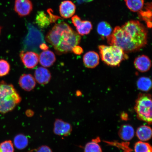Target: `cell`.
Returning a JSON list of instances; mask_svg holds the SVG:
<instances>
[{
	"label": "cell",
	"mask_w": 152,
	"mask_h": 152,
	"mask_svg": "<svg viewBox=\"0 0 152 152\" xmlns=\"http://www.w3.org/2000/svg\"><path fill=\"white\" fill-rule=\"evenodd\" d=\"M107 39L110 45L120 47L126 54L138 51L146 46L148 31L139 21L131 20L121 27L116 26Z\"/></svg>",
	"instance_id": "cell-1"
},
{
	"label": "cell",
	"mask_w": 152,
	"mask_h": 152,
	"mask_svg": "<svg viewBox=\"0 0 152 152\" xmlns=\"http://www.w3.org/2000/svg\"><path fill=\"white\" fill-rule=\"evenodd\" d=\"M57 54L61 55L72 52L74 48L80 42V35L64 22L55 25L45 37Z\"/></svg>",
	"instance_id": "cell-2"
},
{
	"label": "cell",
	"mask_w": 152,
	"mask_h": 152,
	"mask_svg": "<svg viewBox=\"0 0 152 152\" xmlns=\"http://www.w3.org/2000/svg\"><path fill=\"white\" fill-rule=\"evenodd\" d=\"M22 98L14 86L0 82V113L5 114L14 110Z\"/></svg>",
	"instance_id": "cell-3"
},
{
	"label": "cell",
	"mask_w": 152,
	"mask_h": 152,
	"mask_svg": "<svg viewBox=\"0 0 152 152\" xmlns=\"http://www.w3.org/2000/svg\"><path fill=\"white\" fill-rule=\"evenodd\" d=\"M99 49L102 61L110 66H118L123 60L128 58L123 49L116 45H100Z\"/></svg>",
	"instance_id": "cell-4"
},
{
	"label": "cell",
	"mask_w": 152,
	"mask_h": 152,
	"mask_svg": "<svg viewBox=\"0 0 152 152\" xmlns=\"http://www.w3.org/2000/svg\"><path fill=\"white\" fill-rule=\"evenodd\" d=\"M152 104L151 95L141 94L138 95L134 107L138 119L149 124L152 123Z\"/></svg>",
	"instance_id": "cell-5"
},
{
	"label": "cell",
	"mask_w": 152,
	"mask_h": 152,
	"mask_svg": "<svg viewBox=\"0 0 152 152\" xmlns=\"http://www.w3.org/2000/svg\"><path fill=\"white\" fill-rule=\"evenodd\" d=\"M20 56L23 64L28 69H33L37 65L39 62V55L31 51H22Z\"/></svg>",
	"instance_id": "cell-6"
},
{
	"label": "cell",
	"mask_w": 152,
	"mask_h": 152,
	"mask_svg": "<svg viewBox=\"0 0 152 152\" xmlns=\"http://www.w3.org/2000/svg\"><path fill=\"white\" fill-rule=\"evenodd\" d=\"M72 21L80 35H88L92 29V24L88 20H82L77 15L72 17Z\"/></svg>",
	"instance_id": "cell-7"
},
{
	"label": "cell",
	"mask_w": 152,
	"mask_h": 152,
	"mask_svg": "<svg viewBox=\"0 0 152 152\" xmlns=\"http://www.w3.org/2000/svg\"><path fill=\"white\" fill-rule=\"evenodd\" d=\"M33 9V4L30 0H15L14 10L20 17L28 16Z\"/></svg>",
	"instance_id": "cell-8"
},
{
	"label": "cell",
	"mask_w": 152,
	"mask_h": 152,
	"mask_svg": "<svg viewBox=\"0 0 152 152\" xmlns=\"http://www.w3.org/2000/svg\"><path fill=\"white\" fill-rule=\"evenodd\" d=\"M58 17L53 15L50 12L49 16L43 11L38 12L35 18V21L37 26L41 28H46L51 23L56 22Z\"/></svg>",
	"instance_id": "cell-9"
},
{
	"label": "cell",
	"mask_w": 152,
	"mask_h": 152,
	"mask_svg": "<svg viewBox=\"0 0 152 152\" xmlns=\"http://www.w3.org/2000/svg\"><path fill=\"white\" fill-rule=\"evenodd\" d=\"M72 130V126L69 123L60 119H56L55 121L53 131L57 135L67 136L71 134Z\"/></svg>",
	"instance_id": "cell-10"
},
{
	"label": "cell",
	"mask_w": 152,
	"mask_h": 152,
	"mask_svg": "<svg viewBox=\"0 0 152 152\" xmlns=\"http://www.w3.org/2000/svg\"><path fill=\"white\" fill-rule=\"evenodd\" d=\"M76 7L73 2L70 1H63L60 5V14L62 18H69L75 14Z\"/></svg>",
	"instance_id": "cell-11"
},
{
	"label": "cell",
	"mask_w": 152,
	"mask_h": 152,
	"mask_svg": "<svg viewBox=\"0 0 152 152\" xmlns=\"http://www.w3.org/2000/svg\"><path fill=\"white\" fill-rule=\"evenodd\" d=\"M35 80L41 85L48 84L52 77L50 71L46 68L39 67L36 69L34 73Z\"/></svg>",
	"instance_id": "cell-12"
},
{
	"label": "cell",
	"mask_w": 152,
	"mask_h": 152,
	"mask_svg": "<svg viewBox=\"0 0 152 152\" xmlns=\"http://www.w3.org/2000/svg\"><path fill=\"white\" fill-rule=\"evenodd\" d=\"M18 83L21 88L28 92L33 90L36 85L35 78L29 74H24L21 76Z\"/></svg>",
	"instance_id": "cell-13"
},
{
	"label": "cell",
	"mask_w": 152,
	"mask_h": 152,
	"mask_svg": "<svg viewBox=\"0 0 152 152\" xmlns=\"http://www.w3.org/2000/svg\"><path fill=\"white\" fill-rule=\"evenodd\" d=\"M135 67L139 71L145 72L149 71L151 66V59L145 55H142L135 58L134 62Z\"/></svg>",
	"instance_id": "cell-14"
},
{
	"label": "cell",
	"mask_w": 152,
	"mask_h": 152,
	"mask_svg": "<svg viewBox=\"0 0 152 152\" xmlns=\"http://www.w3.org/2000/svg\"><path fill=\"white\" fill-rule=\"evenodd\" d=\"M83 60L86 67L94 68L99 64V56L97 53L94 51H90L84 55Z\"/></svg>",
	"instance_id": "cell-15"
},
{
	"label": "cell",
	"mask_w": 152,
	"mask_h": 152,
	"mask_svg": "<svg viewBox=\"0 0 152 152\" xmlns=\"http://www.w3.org/2000/svg\"><path fill=\"white\" fill-rule=\"evenodd\" d=\"M40 64L45 67H49L53 65L56 61L54 53L48 50L43 51L39 55Z\"/></svg>",
	"instance_id": "cell-16"
},
{
	"label": "cell",
	"mask_w": 152,
	"mask_h": 152,
	"mask_svg": "<svg viewBox=\"0 0 152 152\" xmlns=\"http://www.w3.org/2000/svg\"><path fill=\"white\" fill-rule=\"evenodd\" d=\"M139 18L147 24L148 28L152 27V3H147L143 8L138 12Z\"/></svg>",
	"instance_id": "cell-17"
},
{
	"label": "cell",
	"mask_w": 152,
	"mask_h": 152,
	"mask_svg": "<svg viewBox=\"0 0 152 152\" xmlns=\"http://www.w3.org/2000/svg\"><path fill=\"white\" fill-rule=\"evenodd\" d=\"M118 134L121 139L124 141H129L134 136V129L130 125H123L120 129Z\"/></svg>",
	"instance_id": "cell-18"
},
{
	"label": "cell",
	"mask_w": 152,
	"mask_h": 152,
	"mask_svg": "<svg viewBox=\"0 0 152 152\" xmlns=\"http://www.w3.org/2000/svg\"><path fill=\"white\" fill-rule=\"evenodd\" d=\"M136 135L141 141H148L151 138V129L147 125H142L139 127L137 130Z\"/></svg>",
	"instance_id": "cell-19"
},
{
	"label": "cell",
	"mask_w": 152,
	"mask_h": 152,
	"mask_svg": "<svg viewBox=\"0 0 152 152\" xmlns=\"http://www.w3.org/2000/svg\"><path fill=\"white\" fill-rule=\"evenodd\" d=\"M97 31L102 38H104L111 35L113 30L111 26L108 22L102 21L98 24Z\"/></svg>",
	"instance_id": "cell-20"
},
{
	"label": "cell",
	"mask_w": 152,
	"mask_h": 152,
	"mask_svg": "<svg viewBox=\"0 0 152 152\" xmlns=\"http://www.w3.org/2000/svg\"><path fill=\"white\" fill-rule=\"evenodd\" d=\"M128 8L133 12H138L143 8L144 0H124Z\"/></svg>",
	"instance_id": "cell-21"
},
{
	"label": "cell",
	"mask_w": 152,
	"mask_h": 152,
	"mask_svg": "<svg viewBox=\"0 0 152 152\" xmlns=\"http://www.w3.org/2000/svg\"><path fill=\"white\" fill-rule=\"evenodd\" d=\"M137 86L138 90L144 92H148L151 88V79L147 77H140L137 82Z\"/></svg>",
	"instance_id": "cell-22"
},
{
	"label": "cell",
	"mask_w": 152,
	"mask_h": 152,
	"mask_svg": "<svg viewBox=\"0 0 152 152\" xmlns=\"http://www.w3.org/2000/svg\"><path fill=\"white\" fill-rule=\"evenodd\" d=\"M15 147L18 150H23L27 147L28 140L24 134H19L15 136L14 140Z\"/></svg>",
	"instance_id": "cell-23"
},
{
	"label": "cell",
	"mask_w": 152,
	"mask_h": 152,
	"mask_svg": "<svg viewBox=\"0 0 152 152\" xmlns=\"http://www.w3.org/2000/svg\"><path fill=\"white\" fill-rule=\"evenodd\" d=\"M99 141V139L97 138L87 143L85 148V152H102L101 148L98 144Z\"/></svg>",
	"instance_id": "cell-24"
},
{
	"label": "cell",
	"mask_w": 152,
	"mask_h": 152,
	"mask_svg": "<svg viewBox=\"0 0 152 152\" xmlns=\"http://www.w3.org/2000/svg\"><path fill=\"white\" fill-rule=\"evenodd\" d=\"M135 152H152L151 145L147 142L139 141L134 146Z\"/></svg>",
	"instance_id": "cell-25"
},
{
	"label": "cell",
	"mask_w": 152,
	"mask_h": 152,
	"mask_svg": "<svg viewBox=\"0 0 152 152\" xmlns=\"http://www.w3.org/2000/svg\"><path fill=\"white\" fill-rule=\"evenodd\" d=\"M10 71V66L8 61L4 59L0 60V77L8 75Z\"/></svg>",
	"instance_id": "cell-26"
},
{
	"label": "cell",
	"mask_w": 152,
	"mask_h": 152,
	"mask_svg": "<svg viewBox=\"0 0 152 152\" xmlns=\"http://www.w3.org/2000/svg\"><path fill=\"white\" fill-rule=\"evenodd\" d=\"M0 152H14V144L11 140H7L0 144Z\"/></svg>",
	"instance_id": "cell-27"
},
{
	"label": "cell",
	"mask_w": 152,
	"mask_h": 152,
	"mask_svg": "<svg viewBox=\"0 0 152 152\" xmlns=\"http://www.w3.org/2000/svg\"><path fill=\"white\" fill-rule=\"evenodd\" d=\"M36 152H53L50 148L46 145H43L39 147Z\"/></svg>",
	"instance_id": "cell-28"
},
{
	"label": "cell",
	"mask_w": 152,
	"mask_h": 152,
	"mask_svg": "<svg viewBox=\"0 0 152 152\" xmlns=\"http://www.w3.org/2000/svg\"><path fill=\"white\" fill-rule=\"evenodd\" d=\"M83 48L78 45L74 47L72 51V52L77 55H80L83 53Z\"/></svg>",
	"instance_id": "cell-29"
},
{
	"label": "cell",
	"mask_w": 152,
	"mask_h": 152,
	"mask_svg": "<svg viewBox=\"0 0 152 152\" xmlns=\"http://www.w3.org/2000/svg\"><path fill=\"white\" fill-rule=\"evenodd\" d=\"M39 48L43 51L47 50L48 49V46L45 43H41L39 45Z\"/></svg>",
	"instance_id": "cell-30"
},
{
	"label": "cell",
	"mask_w": 152,
	"mask_h": 152,
	"mask_svg": "<svg viewBox=\"0 0 152 152\" xmlns=\"http://www.w3.org/2000/svg\"><path fill=\"white\" fill-rule=\"evenodd\" d=\"M121 118L124 120H126L128 119V115L126 113H123L121 115Z\"/></svg>",
	"instance_id": "cell-31"
},
{
	"label": "cell",
	"mask_w": 152,
	"mask_h": 152,
	"mask_svg": "<svg viewBox=\"0 0 152 152\" xmlns=\"http://www.w3.org/2000/svg\"><path fill=\"white\" fill-rule=\"evenodd\" d=\"M1 26H0V35H1Z\"/></svg>",
	"instance_id": "cell-32"
}]
</instances>
